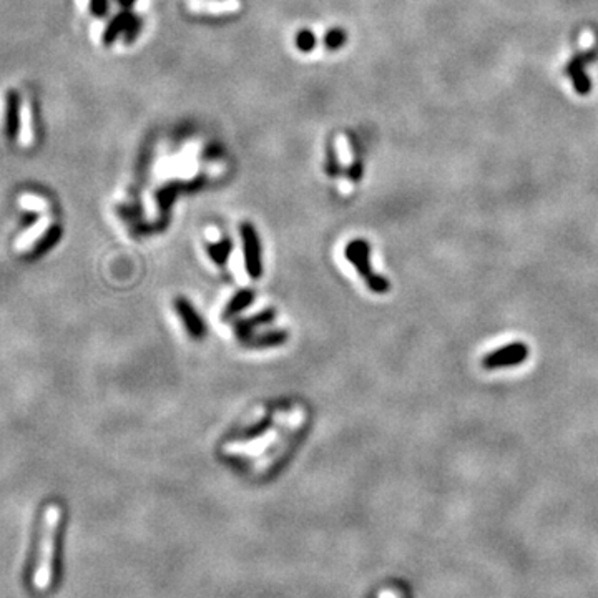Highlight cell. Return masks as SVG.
<instances>
[{
  "mask_svg": "<svg viewBox=\"0 0 598 598\" xmlns=\"http://www.w3.org/2000/svg\"><path fill=\"white\" fill-rule=\"evenodd\" d=\"M62 522V510L57 504L47 507L42 520L40 540H38V555L33 572V587L37 592H47L55 575V550Z\"/></svg>",
  "mask_w": 598,
  "mask_h": 598,
  "instance_id": "6da1fadb",
  "label": "cell"
},
{
  "mask_svg": "<svg viewBox=\"0 0 598 598\" xmlns=\"http://www.w3.org/2000/svg\"><path fill=\"white\" fill-rule=\"evenodd\" d=\"M379 598H399L394 590H382L379 593Z\"/></svg>",
  "mask_w": 598,
  "mask_h": 598,
  "instance_id": "277c9868",
  "label": "cell"
},
{
  "mask_svg": "<svg viewBox=\"0 0 598 598\" xmlns=\"http://www.w3.org/2000/svg\"><path fill=\"white\" fill-rule=\"evenodd\" d=\"M21 128V97L16 90H8L6 107V137L8 142H16Z\"/></svg>",
  "mask_w": 598,
  "mask_h": 598,
  "instance_id": "3957f363",
  "label": "cell"
},
{
  "mask_svg": "<svg viewBox=\"0 0 598 598\" xmlns=\"http://www.w3.org/2000/svg\"><path fill=\"white\" fill-rule=\"evenodd\" d=\"M529 356V347L525 343H510L507 346L485 354L482 359V367L484 369H500V367H510L522 364Z\"/></svg>",
  "mask_w": 598,
  "mask_h": 598,
  "instance_id": "7a4b0ae2",
  "label": "cell"
}]
</instances>
